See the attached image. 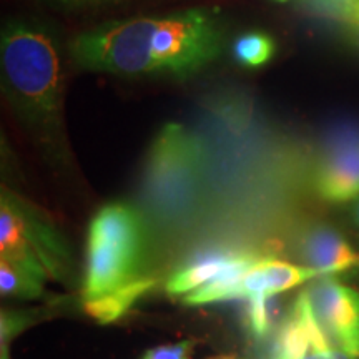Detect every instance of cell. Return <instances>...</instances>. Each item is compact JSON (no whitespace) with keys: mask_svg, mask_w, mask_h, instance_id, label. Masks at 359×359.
Here are the masks:
<instances>
[{"mask_svg":"<svg viewBox=\"0 0 359 359\" xmlns=\"http://www.w3.org/2000/svg\"><path fill=\"white\" fill-rule=\"evenodd\" d=\"M223 45L224 27L217 13L188 8L107 22L77 35L69 52L83 70L128 79H185L217 60Z\"/></svg>","mask_w":359,"mask_h":359,"instance_id":"cell-1","label":"cell"},{"mask_svg":"<svg viewBox=\"0 0 359 359\" xmlns=\"http://www.w3.org/2000/svg\"><path fill=\"white\" fill-rule=\"evenodd\" d=\"M0 70L4 93L17 116L42 140L57 142L65 77L55 35L37 22L8 20L0 35Z\"/></svg>","mask_w":359,"mask_h":359,"instance_id":"cell-2","label":"cell"},{"mask_svg":"<svg viewBox=\"0 0 359 359\" xmlns=\"http://www.w3.org/2000/svg\"><path fill=\"white\" fill-rule=\"evenodd\" d=\"M87 250L85 299L111 293L140 278L145 253L140 215L125 203L103 206L90 222Z\"/></svg>","mask_w":359,"mask_h":359,"instance_id":"cell-3","label":"cell"},{"mask_svg":"<svg viewBox=\"0 0 359 359\" xmlns=\"http://www.w3.org/2000/svg\"><path fill=\"white\" fill-rule=\"evenodd\" d=\"M0 251L2 258L43 281L60 275L65 253L53 228L32 206L6 190L0 201Z\"/></svg>","mask_w":359,"mask_h":359,"instance_id":"cell-4","label":"cell"},{"mask_svg":"<svg viewBox=\"0 0 359 359\" xmlns=\"http://www.w3.org/2000/svg\"><path fill=\"white\" fill-rule=\"evenodd\" d=\"M198 148L182 125L168 123L158 133L148 156L147 187L156 203L177 206L195 183Z\"/></svg>","mask_w":359,"mask_h":359,"instance_id":"cell-5","label":"cell"},{"mask_svg":"<svg viewBox=\"0 0 359 359\" xmlns=\"http://www.w3.org/2000/svg\"><path fill=\"white\" fill-rule=\"evenodd\" d=\"M303 293L327 343L359 358V290L343 285L333 275H323Z\"/></svg>","mask_w":359,"mask_h":359,"instance_id":"cell-6","label":"cell"},{"mask_svg":"<svg viewBox=\"0 0 359 359\" xmlns=\"http://www.w3.org/2000/svg\"><path fill=\"white\" fill-rule=\"evenodd\" d=\"M314 188L325 201L346 203L359 196V130L336 137L314 173Z\"/></svg>","mask_w":359,"mask_h":359,"instance_id":"cell-7","label":"cell"},{"mask_svg":"<svg viewBox=\"0 0 359 359\" xmlns=\"http://www.w3.org/2000/svg\"><path fill=\"white\" fill-rule=\"evenodd\" d=\"M299 257L306 266L323 275L359 266V253L351 248L346 238L330 224H314L299 240Z\"/></svg>","mask_w":359,"mask_h":359,"instance_id":"cell-8","label":"cell"},{"mask_svg":"<svg viewBox=\"0 0 359 359\" xmlns=\"http://www.w3.org/2000/svg\"><path fill=\"white\" fill-rule=\"evenodd\" d=\"M320 276H323L321 271L309 266H296L280 259H259L241 280L240 298L259 293L275 296Z\"/></svg>","mask_w":359,"mask_h":359,"instance_id":"cell-9","label":"cell"},{"mask_svg":"<svg viewBox=\"0 0 359 359\" xmlns=\"http://www.w3.org/2000/svg\"><path fill=\"white\" fill-rule=\"evenodd\" d=\"M311 309L306 294L302 291L290 316L280 327L271 359H304L311 348Z\"/></svg>","mask_w":359,"mask_h":359,"instance_id":"cell-10","label":"cell"},{"mask_svg":"<svg viewBox=\"0 0 359 359\" xmlns=\"http://www.w3.org/2000/svg\"><path fill=\"white\" fill-rule=\"evenodd\" d=\"M258 262L259 258L255 257V255L240 253L222 273H219V275L215 276L213 280L201 285L200 288L190 291L183 302L187 304H191V306H200V304L240 298L241 280H243L246 273H248Z\"/></svg>","mask_w":359,"mask_h":359,"instance_id":"cell-11","label":"cell"},{"mask_svg":"<svg viewBox=\"0 0 359 359\" xmlns=\"http://www.w3.org/2000/svg\"><path fill=\"white\" fill-rule=\"evenodd\" d=\"M154 278L140 276L127 283L122 288L111 291V293L93 299H85L83 309L88 316H92L100 325H110V323L120 320L140 299V296L145 294L150 288H154Z\"/></svg>","mask_w":359,"mask_h":359,"instance_id":"cell-12","label":"cell"},{"mask_svg":"<svg viewBox=\"0 0 359 359\" xmlns=\"http://www.w3.org/2000/svg\"><path fill=\"white\" fill-rule=\"evenodd\" d=\"M238 257V253L231 251H212V253L201 255L187 266L178 269L175 275L168 278L167 293L172 296L188 294L190 291L200 288L201 285L213 280L224 268Z\"/></svg>","mask_w":359,"mask_h":359,"instance_id":"cell-13","label":"cell"},{"mask_svg":"<svg viewBox=\"0 0 359 359\" xmlns=\"http://www.w3.org/2000/svg\"><path fill=\"white\" fill-rule=\"evenodd\" d=\"M276 52V43L271 35L262 30H250L241 34L233 42V57L236 64L246 69H258L271 60Z\"/></svg>","mask_w":359,"mask_h":359,"instance_id":"cell-14","label":"cell"},{"mask_svg":"<svg viewBox=\"0 0 359 359\" xmlns=\"http://www.w3.org/2000/svg\"><path fill=\"white\" fill-rule=\"evenodd\" d=\"M0 291L12 298H39L43 291V280L19 264L0 258Z\"/></svg>","mask_w":359,"mask_h":359,"instance_id":"cell-15","label":"cell"},{"mask_svg":"<svg viewBox=\"0 0 359 359\" xmlns=\"http://www.w3.org/2000/svg\"><path fill=\"white\" fill-rule=\"evenodd\" d=\"M323 6L341 22L349 39L359 47V0H321Z\"/></svg>","mask_w":359,"mask_h":359,"instance_id":"cell-16","label":"cell"},{"mask_svg":"<svg viewBox=\"0 0 359 359\" xmlns=\"http://www.w3.org/2000/svg\"><path fill=\"white\" fill-rule=\"evenodd\" d=\"M273 294L259 293L250 296V308H248V325L251 333L258 338H263L271 330L273 309H271Z\"/></svg>","mask_w":359,"mask_h":359,"instance_id":"cell-17","label":"cell"},{"mask_svg":"<svg viewBox=\"0 0 359 359\" xmlns=\"http://www.w3.org/2000/svg\"><path fill=\"white\" fill-rule=\"evenodd\" d=\"M191 341H182V343L172 344V346L154 348L145 353L143 359H190Z\"/></svg>","mask_w":359,"mask_h":359,"instance_id":"cell-18","label":"cell"},{"mask_svg":"<svg viewBox=\"0 0 359 359\" xmlns=\"http://www.w3.org/2000/svg\"><path fill=\"white\" fill-rule=\"evenodd\" d=\"M304 359H359L358 356L339 351L336 348H309Z\"/></svg>","mask_w":359,"mask_h":359,"instance_id":"cell-19","label":"cell"},{"mask_svg":"<svg viewBox=\"0 0 359 359\" xmlns=\"http://www.w3.org/2000/svg\"><path fill=\"white\" fill-rule=\"evenodd\" d=\"M53 2L67 8H93L111 6V4L123 2V0H53Z\"/></svg>","mask_w":359,"mask_h":359,"instance_id":"cell-20","label":"cell"},{"mask_svg":"<svg viewBox=\"0 0 359 359\" xmlns=\"http://www.w3.org/2000/svg\"><path fill=\"white\" fill-rule=\"evenodd\" d=\"M351 215H353L354 223H356V226H358V230H359V196H358L356 200H354V205H353Z\"/></svg>","mask_w":359,"mask_h":359,"instance_id":"cell-21","label":"cell"},{"mask_svg":"<svg viewBox=\"0 0 359 359\" xmlns=\"http://www.w3.org/2000/svg\"><path fill=\"white\" fill-rule=\"evenodd\" d=\"M2 359H11V358H8V353H7L6 348H2Z\"/></svg>","mask_w":359,"mask_h":359,"instance_id":"cell-22","label":"cell"},{"mask_svg":"<svg viewBox=\"0 0 359 359\" xmlns=\"http://www.w3.org/2000/svg\"><path fill=\"white\" fill-rule=\"evenodd\" d=\"M212 359H235V358H231V356H219V358H212Z\"/></svg>","mask_w":359,"mask_h":359,"instance_id":"cell-23","label":"cell"},{"mask_svg":"<svg viewBox=\"0 0 359 359\" xmlns=\"http://www.w3.org/2000/svg\"><path fill=\"white\" fill-rule=\"evenodd\" d=\"M278 2H288V0H278Z\"/></svg>","mask_w":359,"mask_h":359,"instance_id":"cell-24","label":"cell"}]
</instances>
